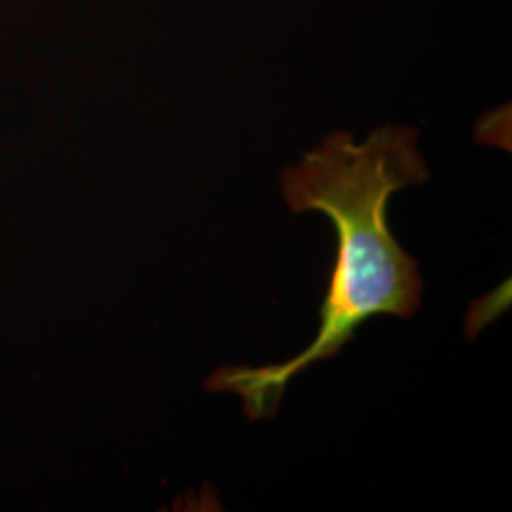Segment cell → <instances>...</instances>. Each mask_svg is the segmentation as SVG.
<instances>
[{
  "label": "cell",
  "instance_id": "6da1fadb",
  "mask_svg": "<svg viewBox=\"0 0 512 512\" xmlns=\"http://www.w3.org/2000/svg\"><path fill=\"white\" fill-rule=\"evenodd\" d=\"M431 179L418 150V129L387 124L357 145L346 131L327 135L281 175V194L294 215L319 211L336 228L338 251L321 327L308 348L281 365L224 366L207 391L236 393L251 421L274 418L287 385L311 365L340 355L361 325L378 315L410 319L420 310L418 260L393 238L387 205L406 186Z\"/></svg>",
  "mask_w": 512,
  "mask_h": 512
}]
</instances>
